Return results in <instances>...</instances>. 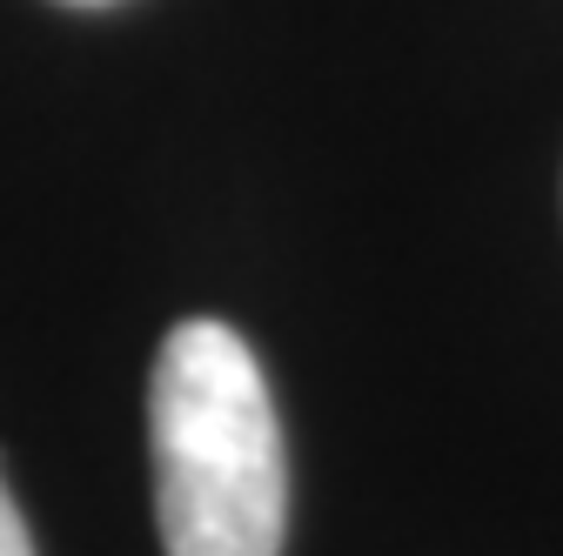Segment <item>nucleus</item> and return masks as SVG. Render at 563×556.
<instances>
[{
	"mask_svg": "<svg viewBox=\"0 0 563 556\" xmlns=\"http://www.w3.org/2000/svg\"><path fill=\"white\" fill-rule=\"evenodd\" d=\"M148 449L168 556H282L289 449L268 376L229 322L168 329L148 382Z\"/></svg>",
	"mask_w": 563,
	"mask_h": 556,
	"instance_id": "f257e3e1",
	"label": "nucleus"
},
{
	"mask_svg": "<svg viewBox=\"0 0 563 556\" xmlns=\"http://www.w3.org/2000/svg\"><path fill=\"white\" fill-rule=\"evenodd\" d=\"M60 8H108V0H60Z\"/></svg>",
	"mask_w": 563,
	"mask_h": 556,
	"instance_id": "7ed1b4c3",
	"label": "nucleus"
},
{
	"mask_svg": "<svg viewBox=\"0 0 563 556\" xmlns=\"http://www.w3.org/2000/svg\"><path fill=\"white\" fill-rule=\"evenodd\" d=\"M0 556H34V536H27V516L8 490V476H0Z\"/></svg>",
	"mask_w": 563,
	"mask_h": 556,
	"instance_id": "f03ea898",
	"label": "nucleus"
}]
</instances>
